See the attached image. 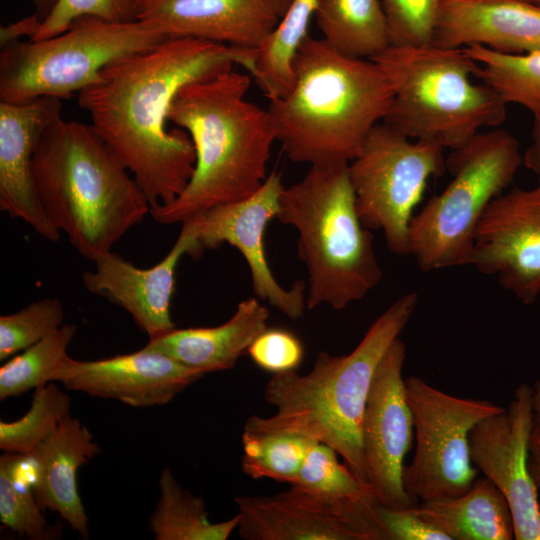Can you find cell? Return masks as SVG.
Listing matches in <instances>:
<instances>
[{"mask_svg": "<svg viewBox=\"0 0 540 540\" xmlns=\"http://www.w3.org/2000/svg\"><path fill=\"white\" fill-rule=\"evenodd\" d=\"M255 55V50L208 40L168 38L109 63L78 94L91 126L131 173L151 209L175 200L195 167L189 135L168 128L176 93L237 65L250 74Z\"/></svg>", "mask_w": 540, "mask_h": 540, "instance_id": "obj_1", "label": "cell"}, {"mask_svg": "<svg viewBox=\"0 0 540 540\" xmlns=\"http://www.w3.org/2000/svg\"><path fill=\"white\" fill-rule=\"evenodd\" d=\"M292 72L287 93L267 108L283 152L310 166L351 162L388 112L392 77L374 59L343 54L310 35Z\"/></svg>", "mask_w": 540, "mask_h": 540, "instance_id": "obj_2", "label": "cell"}, {"mask_svg": "<svg viewBox=\"0 0 540 540\" xmlns=\"http://www.w3.org/2000/svg\"><path fill=\"white\" fill-rule=\"evenodd\" d=\"M251 78L230 69L176 93L168 120L189 135L196 162L176 199L151 209L156 222L183 223L211 207L245 199L265 182L276 137L267 109L246 99Z\"/></svg>", "mask_w": 540, "mask_h": 540, "instance_id": "obj_3", "label": "cell"}, {"mask_svg": "<svg viewBox=\"0 0 540 540\" xmlns=\"http://www.w3.org/2000/svg\"><path fill=\"white\" fill-rule=\"evenodd\" d=\"M32 168L48 219L92 262L151 212L131 173L91 124L58 118L44 132Z\"/></svg>", "mask_w": 540, "mask_h": 540, "instance_id": "obj_4", "label": "cell"}, {"mask_svg": "<svg viewBox=\"0 0 540 540\" xmlns=\"http://www.w3.org/2000/svg\"><path fill=\"white\" fill-rule=\"evenodd\" d=\"M418 304L405 293L382 312L348 355L321 351L307 374L276 373L264 396L276 408L269 417L251 416L246 429L306 434L333 448L349 468L368 482L362 422L371 384L384 354L407 326Z\"/></svg>", "mask_w": 540, "mask_h": 540, "instance_id": "obj_5", "label": "cell"}, {"mask_svg": "<svg viewBox=\"0 0 540 540\" xmlns=\"http://www.w3.org/2000/svg\"><path fill=\"white\" fill-rule=\"evenodd\" d=\"M278 220L298 233L297 253L308 273L306 306L343 310L382 279L371 230L358 216L348 163L310 166L284 187Z\"/></svg>", "mask_w": 540, "mask_h": 540, "instance_id": "obj_6", "label": "cell"}, {"mask_svg": "<svg viewBox=\"0 0 540 540\" xmlns=\"http://www.w3.org/2000/svg\"><path fill=\"white\" fill-rule=\"evenodd\" d=\"M372 59L395 85L382 122L411 139L454 150L506 119L507 104L473 80L479 66L463 48L389 46Z\"/></svg>", "mask_w": 540, "mask_h": 540, "instance_id": "obj_7", "label": "cell"}, {"mask_svg": "<svg viewBox=\"0 0 540 540\" xmlns=\"http://www.w3.org/2000/svg\"><path fill=\"white\" fill-rule=\"evenodd\" d=\"M523 165L518 139L505 129L480 131L451 150L448 185L410 222L409 255L422 271L469 265L476 230L488 205Z\"/></svg>", "mask_w": 540, "mask_h": 540, "instance_id": "obj_8", "label": "cell"}, {"mask_svg": "<svg viewBox=\"0 0 540 540\" xmlns=\"http://www.w3.org/2000/svg\"><path fill=\"white\" fill-rule=\"evenodd\" d=\"M166 39L140 20L109 22L86 16L53 37L7 44L0 53V101L71 98L92 85L109 63Z\"/></svg>", "mask_w": 540, "mask_h": 540, "instance_id": "obj_9", "label": "cell"}, {"mask_svg": "<svg viewBox=\"0 0 540 540\" xmlns=\"http://www.w3.org/2000/svg\"><path fill=\"white\" fill-rule=\"evenodd\" d=\"M444 148L414 140L384 122L348 163L355 205L363 226L382 230L388 249L409 255V226L430 178L446 169Z\"/></svg>", "mask_w": 540, "mask_h": 540, "instance_id": "obj_10", "label": "cell"}, {"mask_svg": "<svg viewBox=\"0 0 540 540\" xmlns=\"http://www.w3.org/2000/svg\"><path fill=\"white\" fill-rule=\"evenodd\" d=\"M405 390L416 438L413 458L403 470L406 492L420 502L463 494L478 474L470 456V432L505 408L448 394L418 376L405 379Z\"/></svg>", "mask_w": 540, "mask_h": 540, "instance_id": "obj_11", "label": "cell"}, {"mask_svg": "<svg viewBox=\"0 0 540 540\" xmlns=\"http://www.w3.org/2000/svg\"><path fill=\"white\" fill-rule=\"evenodd\" d=\"M405 359L406 345L398 337L377 367L362 422L368 483L379 504L390 509L420 504L403 485L404 458L411 449L414 432L402 375Z\"/></svg>", "mask_w": 540, "mask_h": 540, "instance_id": "obj_12", "label": "cell"}, {"mask_svg": "<svg viewBox=\"0 0 540 540\" xmlns=\"http://www.w3.org/2000/svg\"><path fill=\"white\" fill-rule=\"evenodd\" d=\"M284 190L281 175L272 172L251 196L211 207L187 220L194 228L200 253L224 243L239 250L248 264L252 289L258 299L268 302L291 320L303 317L307 289L303 280L285 289L273 275L265 253L264 233L277 218Z\"/></svg>", "mask_w": 540, "mask_h": 540, "instance_id": "obj_13", "label": "cell"}, {"mask_svg": "<svg viewBox=\"0 0 540 540\" xmlns=\"http://www.w3.org/2000/svg\"><path fill=\"white\" fill-rule=\"evenodd\" d=\"M533 396V385L519 384L508 407L479 422L469 435L472 463L507 499L516 540H540L538 489L527 465Z\"/></svg>", "mask_w": 540, "mask_h": 540, "instance_id": "obj_14", "label": "cell"}, {"mask_svg": "<svg viewBox=\"0 0 540 540\" xmlns=\"http://www.w3.org/2000/svg\"><path fill=\"white\" fill-rule=\"evenodd\" d=\"M469 265L499 284L523 304L540 295V182L513 188L487 207L476 230Z\"/></svg>", "mask_w": 540, "mask_h": 540, "instance_id": "obj_15", "label": "cell"}, {"mask_svg": "<svg viewBox=\"0 0 540 540\" xmlns=\"http://www.w3.org/2000/svg\"><path fill=\"white\" fill-rule=\"evenodd\" d=\"M186 253H200L194 228L182 223L171 250L158 264L138 268L112 251L94 261L95 269L82 274L84 288L126 310L149 339L163 336L176 328L170 314L175 289V272Z\"/></svg>", "mask_w": 540, "mask_h": 540, "instance_id": "obj_16", "label": "cell"}, {"mask_svg": "<svg viewBox=\"0 0 540 540\" xmlns=\"http://www.w3.org/2000/svg\"><path fill=\"white\" fill-rule=\"evenodd\" d=\"M204 375L163 353L143 347L130 354L97 360L69 357L56 381L68 390L117 400L135 408H148L172 401Z\"/></svg>", "mask_w": 540, "mask_h": 540, "instance_id": "obj_17", "label": "cell"}, {"mask_svg": "<svg viewBox=\"0 0 540 540\" xmlns=\"http://www.w3.org/2000/svg\"><path fill=\"white\" fill-rule=\"evenodd\" d=\"M61 112V100L53 97L22 103L0 101V209L50 242L59 240L60 231L42 208L32 166L44 132Z\"/></svg>", "mask_w": 540, "mask_h": 540, "instance_id": "obj_18", "label": "cell"}, {"mask_svg": "<svg viewBox=\"0 0 540 540\" xmlns=\"http://www.w3.org/2000/svg\"><path fill=\"white\" fill-rule=\"evenodd\" d=\"M137 20L166 38L256 50L280 17L266 0H139Z\"/></svg>", "mask_w": 540, "mask_h": 540, "instance_id": "obj_19", "label": "cell"}, {"mask_svg": "<svg viewBox=\"0 0 540 540\" xmlns=\"http://www.w3.org/2000/svg\"><path fill=\"white\" fill-rule=\"evenodd\" d=\"M432 44L480 45L507 54L540 51V5L529 0H442Z\"/></svg>", "mask_w": 540, "mask_h": 540, "instance_id": "obj_20", "label": "cell"}, {"mask_svg": "<svg viewBox=\"0 0 540 540\" xmlns=\"http://www.w3.org/2000/svg\"><path fill=\"white\" fill-rule=\"evenodd\" d=\"M100 453L89 429L79 418L68 415L27 455L38 505L60 514L83 539L89 536V524L78 492L77 472Z\"/></svg>", "mask_w": 540, "mask_h": 540, "instance_id": "obj_21", "label": "cell"}, {"mask_svg": "<svg viewBox=\"0 0 540 540\" xmlns=\"http://www.w3.org/2000/svg\"><path fill=\"white\" fill-rule=\"evenodd\" d=\"M238 508L244 540H361L345 520L293 487L272 495H241Z\"/></svg>", "mask_w": 540, "mask_h": 540, "instance_id": "obj_22", "label": "cell"}, {"mask_svg": "<svg viewBox=\"0 0 540 540\" xmlns=\"http://www.w3.org/2000/svg\"><path fill=\"white\" fill-rule=\"evenodd\" d=\"M270 313L256 297L242 300L234 314L214 327L175 328L149 339L145 348L163 353L204 374L233 369L256 337L267 329Z\"/></svg>", "mask_w": 540, "mask_h": 540, "instance_id": "obj_23", "label": "cell"}, {"mask_svg": "<svg viewBox=\"0 0 540 540\" xmlns=\"http://www.w3.org/2000/svg\"><path fill=\"white\" fill-rule=\"evenodd\" d=\"M338 456L330 446L315 443L290 487L345 520L361 540H386L371 485Z\"/></svg>", "mask_w": 540, "mask_h": 540, "instance_id": "obj_24", "label": "cell"}, {"mask_svg": "<svg viewBox=\"0 0 540 540\" xmlns=\"http://www.w3.org/2000/svg\"><path fill=\"white\" fill-rule=\"evenodd\" d=\"M416 512L450 540H512L514 523L507 499L487 477L463 494L421 502Z\"/></svg>", "mask_w": 540, "mask_h": 540, "instance_id": "obj_25", "label": "cell"}, {"mask_svg": "<svg viewBox=\"0 0 540 540\" xmlns=\"http://www.w3.org/2000/svg\"><path fill=\"white\" fill-rule=\"evenodd\" d=\"M314 17L323 39L343 54L372 59L390 46L380 0H319Z\"/></svg>", "mask_w": 540, "mask_h": 540, "instance_id": "obj_26", "label": "cell"}, {"mask_svg": "<svg viewBox=\"0 0 540 540\" xmlns=\"http://www.w3.org/2000/svg\"><path fill=\"white\" fill-rule=\"evenodd\" d=\"M160 498L149 518L156 540H227L237 529L238 513L229 520L213 523L202 497L184 489L171 469L159 478Z\"/></svg>", "mask_w": 540, "mask_h": 540, "instance_id": "obj_27", "label": "cell"}, {"mask_svg": "<svg viewBox=\"0 0 540 540\" xmlns=\"http://www.w3.org/2000/svg\"><path fill=\"white\" fill-rule=\"evenodd\" d=\"M319 0H291L275 28L255 50L251 77L269 101L280 98L289 90L292 62L297 49L309 35L308 28L315 16Z\"/></svg>", "mask_w": 540, "mask_h": 540, "instance_id": "obj_28", "label": "cell"}, {"mask_svg": "<svg viewBox=\"0 0 540 540\" xmlns=\"http://www.w3.org/2000/svg\"><path fill=\"white\" fill-rule=\"evenodd\" d=\"M244 474L258 479H271L292 484L304 461L318 441L303 433L284 430H254L243 428Z\"/></svg>", "mask_w": 540, "mask_h": 540, "instance_id": "obj_29", "label": "cell"}, {"mask_svg": "<svg viewBox=\"0 0 540 540\" xmlns=\"http://www.w3.org/2000/svg\"><path fill=\"white\" fill-rule=\"evenodd\" d=\"M463 49L479 66L476 77L506 104L521 105L533 115L540 112V51L507 54L480 45Z\"/></svg>", "mask_w": 540, "mask_h": 540, "instance_id": "obj_30", "label": "cell"}, {"mask_svg": "<svg viewBox=\"0 0 540 540\" xmlns=\"http://www.w3.org/2000/svg\"><path fill=\"white\" fill-rule=\"evenodd\" d=\"M77 326L63 324L45 338L6 361L0 368V400L17 397L56 377L69 359L67 349Z\"/></svg>", "mask_w": 540, "mask_h": 540, "instance_id": "obj_31", "label": "cell"}, {"mask_svg": "<svg viewBox=\"0 0 540 540\" xmlns=\"http://www.w3.org/2000/svg\"><path fill=\"white\" fill-rule=\"evenodd\" d=\"M27 455L5 452L0 457V521L20 537L52 538L51 528L33 493L31 480L22 481Z\"/></svg>", "mask_w": 540, "mask_h": 540, "instance_id": "obj_32", "label": "cell"}, {"mask_svg": "<svg viewBox=\"0 0 540 540\" xmlns=\"http://www.w3.org/2000/svg\"><path fill=\"white\" fill-rule=\"evenodd\" d=\"M71 398L54 382L34 389L31 406L20 419L0 421V449L28 455L70 415Z\"/></svg>", "mask_w": 540, "mask_h": 540, "instance_id": "obj_33", "label": "cell"}, {"mask_svg": "<svg viewBox=\"0 0 540 540\" xmlns=\"http://www.w3.org/2000/svg\"><path fill=\"white\" fill-rule=\"evenodd\" d=\"M62 302L47 297L0 317V361L36 344L61 326Z\"/></svg>", "mask_w": 540, "mask_h": 540, "instance_id": "obj_34", "label": "cell"}, {"mask_svg": "<svg viewBox=\"0 0 540 540\" xmlns=\"http://www.w3.org/2000/svg\"><path fill=\"white\" fill-rule=\"evenodd\" d=\"M390 46L432 44L442 0H380Z\"/></svg>", "mask_w": 540, "mask_h": 540, "instance_id": "obj_35", "label": "cell"}, {"mask_svg": "<svg viewBox=\"0 0 540 540\" xmlns=\"http://www.w3.org/2000/svg\"><path fill=\"white\" fill-rule=\"evenodd\" d=\"M139 0H57L32 41L67 30L79 18L92 16L109 22L137 20Z\"/></svg>", "mask_w": 540, "mask_h": 540, "instance_id": "obj_36", "label": "cell"}, {"mask_svg": "<svg viewBox=\"0 0 540 540\" xmlns=\"http://www.w3.org/2000/svg\"><path fill=\"white\" fill-rule=\"evenodd\" d=\"M251 360L273 374L296 370L303 361L304 347L293 333L281 329H265L247 350Z\"/></svg>", "mask_w": 540, "mask_h": 540, "instance_id": "obj_37", "label": "cell"}, {"mask_svg": "<svg viewBox=\"0 0 540 540\" xmlns=\"http://www.w3.org/2000/svg\"><path fill=\"white\" fill-rule=\"evenodd\" d=\"M378 516L386 540H450L443 531L423 519L416 507L390 509L379 504Z\"/></svg>", "mask_w": 540, "mask_h": 540, "instance_id": "obj_38", "label": "cell"}, {"mask_svg": "<svg viewBox=\"0 0 540 540\" xmlns=\"http://www.w3.org/2000/svg\"><path fill=\"white\" fill-rule=\"evenodd\" d=\"M533 424L530 432L528 446V471L530 477L537 487L540 489V380L533 384Z\"/></svg>", "mask_w": 540, "mask_h": 540, "instance_id": "obj_39", "label": "cell"}, {"mask_svg": "<svg viewBox=\"0 0 540 540\" xmlns=\"http://www.w3.org/2000/svg\"><path fill=\"white\" fill-rule=\"evenodd\" d=\"M42 19L34 12L33 14L1 26L0 44L1 47L19 41L20 37L27 36L32 40L37 34Z\"/></svg>", "mask_w": 540, "mask_h": 540, "instance_id": "obj_40", "label": "cell"}, {"mask_svg": "<svg viewBox=\"0 0 540 540\" xmlns=\"http://www.w3.org/2000/svg\"><path fill=\"white\" fill-rule=\"evenodd\" d=\"M523 165L533 172L540 182V112L533 115L531 143L523 152Z\"/></svg>", "mask_w": 540, "mask_h": 540, "instance_id": "obj_41", "label": "cell"}, {"mask_svg": "<svg viewBox=\"0 0 540 540\" xmlns=\"http://www.w3.org/2000/svg\"><path fill=\"white\" fill-rule=\"evenodd\" d=\"M57 0H32L35 8V13L42 19L50 13Z\"/></svg>", "mask_w": 540, "mask_h": 540, "instance_id": "obj_42", "label": "cell"}, {"mask_svg": "<svg viewBox=\"0 0 540 540\" xmlns=\"http://www.w3.org/2000/svg\"><path fill=\"white\" fill-rule=\"evenodd\" d=\"M281 18L289 6L291 0H266Z\"/></svg>", "mask_w": 540, "mask_h": 540, "instance_id": "obj_43", "label": "cell"}, {"mask_svg": "<svg viewBox=\"0 0 540 540\" xmlns=\"http://www.w3.org/2000/svg\"><path fill=\"white\" fill-rule=\"evenodd\" d=\"M529 1H531V2H533V3H535V4L540 5V0H529Z\"/></svg>", "mask_w": 540, "mask_h": 540, "instance_id": "obj_44", "label": "cell"}]
</instances>
